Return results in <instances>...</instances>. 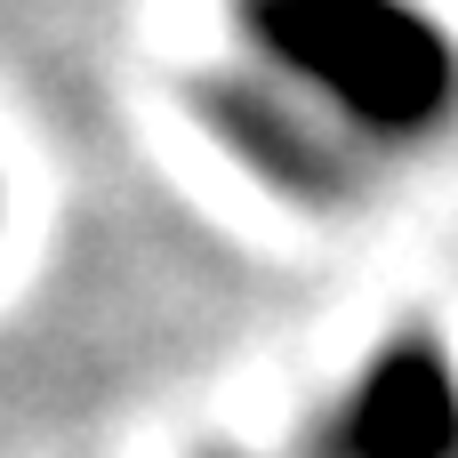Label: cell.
I'll return each mask as SVG.
<instances>
[{
    "mask_svg": "<svg viewBox=\"0 0 458 458\" xmlns=\"http://www.w3.org/2000/svg\"><path fill=\"white\" fill-rule=\"evenodd\" d=\"M258 40L378 137H427L458 113V48L411 0H258Z\"/></svg>",
    "mask_w": 458,
    "mask_h": 458,
    "instance_id": "cell-1",
    "label": "cell"
},
{
    "mask_svg": "<svg viewBox=\"0 0 458 458\" xmlns=\"http://www.w3.org/2000/svg\"><path fill=\"white\" fill-rule=\"evenodd\" d=\"M338 451L346 458H458V378L435 338H394L346 419H338Z\"/></svg>",
    "mask_w": 458,
    "mask_h": 458,
    "instance_id": "cell-2",
    "label": "cell"
}]
</instances>
